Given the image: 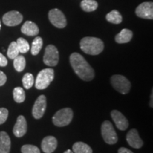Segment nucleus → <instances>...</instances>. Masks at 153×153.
<instances>
[{"instance_id":"1","label":"nucleus","mask_w":153,"mask_h":153,"mask_svg":"<svg viewBox=\"0 0 153 153\" xmlns=\"http://www.w3.org/2000/svg\"><path fill=\"white\" fill-rule=\"evenodd\" d=\"M70 62L74 71L84 81H91L94 78V71L85 57L78 53H72Z\"/></svg>"},{"instance_id":"2","label":"nucleus","mask_w":153,"mask_h":153,"mask_svg":"<svg viewBox=\"0 0 153 153\" xmlns=\"http://www.w3.org/2000/svg\"><path fill=\"white\" fill-rule=\"evenodd\" d=\"M104 44L100 38L85 37L80 41V48L86 54L97 55L104 51Z\"/></svg>"},{"instance_id":"3","label":"nucleus","mask_w":153,"mask_h":153,"mask_svg":"<svg viewBox=\"0 0 153 153\" xmlns=\"http://www.w3.org/2000/svg\"><path fill=\"white\" fill-rule=\"evenodd\" d=\"M54 79V70L52 68H45L38 73L36 79V88L39 90L45 89Z\"/></svg>"},{"instance_id":"4","label":"nucleus","mask_w":153,"mask_h":153,"mask_svg":"<svg viewBox=\"0 0 153 153\" xmlns=\"http://www.w3.org/2000/svg\"><path fill=\"white\" fill-rule=\"evenodd\" d=\"M73 111L71 108H65L59 110L53 117V123L58 127H64L71 123Z\"/></svg>"},{"instance_id":"5","label":"nucleus","mask_w":153,"mask_h":153,"mask_svg":"<svg viewBox=\"0 0 153 153\" xmlns=\"http://www.w3.org/2000/svg\"><path fill=\"white\" fill-rule=\"evenodd\" d=\"M111 83L113 87L122 94H126L130 91L131 82L126 76L120 74H114L111 78Z\"/></svg>"},{"instance_id":"6","label":"nucleus","mask_w":153,"mask_h":153,"mask_svg":"<svg viewBox=\"0 0 153 153\" xmlns=\"http://www.w3.org/2000/svg\"><path fill=\"white\" fill-rule=\"evenodd\" d=\"M101 135L107 144L114 145L117 143L118 136L114 126L109 120H104L101 125Z\"/></svg>"},{"instance_id":"7","label":"nucleus","mask_w":153,"mask_h":153,"mask_svg":"<svg viewBox=\"0 0 153 153\" xmlns=\"http://www.w3.org/2000/svg\"><path fill=\"white\" fill-rule=\"evenodd\" d=\"M43 62L50 67H55L59 62V52L57 48L53 45H48L45 48Z\"/></svg>"},{"instance_id":"8","label":"nucleus","mask_w":153,"mask_h":153,"mask_svg":"<svg viewBox=\"0 0 153 153\" xmlns=\"http://www.w3.org/2000/svg\"><path fill=\"white\" fill-rule=\"evenodd\" d=\"M48 19L51 24L56 28H63L67 26L65 16L60 9H51L48 13Z\"/></svg>"},{"instance_id":"9","label":"nucleus","mask_w":153,"mask_h":153,"mask_svg":"<svg viewBox=\"0 0 153 153\" xmlns=\"http://www.w3.org/2000/svg\"><path fill=\"white\" fill-rule=\"evenodd\" d=\"M47 101L46 97L44 95H41L38 97L35 101L32 110V114L36 119H40L43 116L46 109Z\"/></svg>"},{"instance_id":"10","label":"nucleus","mask_w":153,"mask_h":153,"mask_svg":"<svg viewBox=\"0 0 153 153\" xmlns=\"http://www.w3.org/2000/svg\"><path fill=\"white\" fill-rule=\"evenodd\" d=\"M137 16L145 19H153V3L145 1L140 4L135 9Z\"/></svg>"},{"instance_id":"11","label":"nucleus","mask_w":153,"mask_h":153,"mask_svg":"<svg viewBox=\"0 0 153 153\" xmlns=\"http://www.w3.org/2000/svg\"><path fill=\"white\" fill-rule=\"evenodd\" d=\"M3 23L7 26H15L20 24L23 21V16L17 11H10L2 17Z\"/></svg>"},{"instance_id":"12","label":"nucleus","mask_w":153,"mask_h":153,"mask_svg":"<svg viewBox=\"0 0 153 153\" xmlns=\"http://www.w3.org/2000/svg\"><path fill=\"white\" fill-rule=\"evenodd\" d=\"M111 116L113 120L116 124L118 129L120 131H125L128 127V121L127 118L123 116L120 111L117 110H113L111 113Z\"/></svg>"},{"instance_id":"13","label":"nucleus","mask_w":153,"mask_h":153,"mask_svg":"<svg viewBox=\"0 0 153 153\" xmlns=\"http://www.w3.org/2000/svg\"><path fill=\"white\" fill-rule=\"evenodd\" d=\"M126 140L132 148L139 149L143 145V141L138 135L136 129H131L126 135Z\"/></svg>"},{"instance_id":"14","label":"nucleus","mask_w":153,"mask_h":153,"mask_svg":"<svg viewBox=\"0 0 153 153\" xmlns=\"http://www.w3.org/2000/svg\"><path fill=\"white\" fill-rule=\"evenodd\" d=\"M27 131V122L24 116H19L17 118L16 123L13 128L14 135L17 137L24 136Z\"/></svg>"},{"instance_id":"15","label":"nucleus","mask_w":153,"mask_h":153,"mask_svg":"<svg viewBox=\"0 0 153 153\" xmlns=\"http://www.w3.org/2000/svg\"><path fill=\"white\" fill-rule=\"evenodd\" d=\"M57 140L53 136H46L44 137L41 143V149L45 153H52L56 150Z\"/></svg>"},{"instance_id":"16","label":"nucleus","mask_w":153,"mask_h":153,"mask_svg":"<svg viewBox=\"0 0 153 153\" xmlns=\"http://www.w3.org/2000/svg\"><path fill=\"white\" fill-rule=\"evenodd\" d=\"M21 30L23 33L28 36H36L39 33V28L37 25L30 21H26L23 24Z\"/></svg>"},{"instance_id":"17","label":"nucleus","mask_w":153,"mask_h":153,"mask_svg":"<svg viewBox=\"0 0 153 153\" xmlns=\"http://www.w3.org/2000/svg\"><path fill=\"white\" fill-rule=\"evenodd\" d=\"M11 150V140L4 131L0 132V153H9Z\"/></svg>"},{"instance_id":"18","label":"nucleus","mask_w":153,"mask_h":153,"mask_svg":"<svg viewBox=\"0 0 153 153\" xmlns=\"http://www.w3.org/2000/svg\"><path fill=\"white\" fill-rule=\"evenodd\" d=\"M133 38V32L132 30L128 29V28H123L121 31L115 37V41L116 43L122 44L127 43L131 41Z\"/></svg>"},{"instance_id":"19","label":"nucleus","mask_w":153,"mask_h":153,"mask_svg":"<svg viewBox=\"0 0 153 153\" xmlns=\"http://www.w3.org/2000/svg\"><path fill=\"white\" fill-rule=\"evenodd\" d=\"M98 2L95 0H82L80 3V7L86 12H91L98 8Z\"/></svg>"},{"instance_id":"20","label":"nucleus","mask_w":153,"mask_h":153,"mask_svg":"<svg viewBox=\"0 0 153 153\" xmlns=\"http://www.w3.org/2000/svg\"><path fill=\"white\" fill-rule=\"evenodd\" d=\"M74 153H92V149L89 145L83 142H76L72 146Z\"/></svg>"},{"instance_id":"21","label":"nucleus","mask_w":153,"mask_h":153,"mask_svg":"<svg viewBox=\"0 0 153 153\" xmlns=\"http://www.w3.org/2000/svg\"><path fill=\"white\" fill-rule=\"evenodd\" d=\"M106 19L108 22L114 24H119L123 21V17L117 10H112L108 13L106 16Z\"/></svg>"},{"instance_id":"22","label":"nucleus","mask_w":153,"mask_h":153,"mask_svg":"<svg viewBox=\"0 0 153 153\" xmlns=\"http://www.w3.org/2000/svg\"><path fill=\"white\" fill-rule=\"evenodd\" d=\"M43 39L40 36H37L34 38L31 45V49H30V52L33 55H37L40 53L41 50L43 47Z\"/></svg>"},{"instance_id":"23","label":"nucleus","mask_w":153,"mask_h":153,"mask_svg":"<svg viewBox=\"0 0 153 153\" xmlns=\"http://www.w3.org/2000/svg\"><path fill=\"white\" fill-rule=\"evenodd\" d=\"M13 97L16 103L24 102L26 99V94H25L24 89L19 87L14 88L13 90Z\"/></svg>"},{"instance_id":"24","label":"nucleus","mask_w":153,"mask_h":153,"mask_svg":"<svg viewBox=\"0 0 153 153\" xmlns=\"http://www.w3.org/2000/svg\"><path fill=\"white\" fill-rule=\"evenodd\" d=\"M14 67L17 72H22L26 68V59L23 55H18L14 59Z\"/></svg>"},{"instance_id":"25","label":"nucleus","mask_w":153,"mask_h":153,"mask_svg":"<svg viewBox=\"0 0 153 153\" xmlns=\"http://www.w3.org/2000/svg\"><path fill=\"white\" fill-rule=\"evenodd\" d=\"M16 44L18 46L19 53H26L30 50L29 43L26 39L23 38H19L17 39Z\"/></svg>"},{"instance_id":"26","label":"nucleus","mask_w":153,"mask_h":153,"mask_svg":"<svg viewBox=\"0 0 153 153\" xmlns=\"http://www.w3.org/2000/svg\"><path fill=\"white\" fill-rule=\"evenodd\" d=\"M19 54V51L17 46V44L16 41L11 42L9 45V48L7 50V56L9 58L14 60L15 57H17Z\"/></svg>"},{"instance_id":"27","label":"nucleus","mask_w":153,"mask_h":153,"mask_svg":"<svg viewBox=\"0 0 153 153\" xmlns=\"http://www.w3.org/2000/svg\"><path fill=\"white\" fill-rule=\"evenodd\" d=\"M22 83L25 89H29L33 87L34 84L33 75L30 73H26L23 76Z\"/></svg>"},{"instance_id":"28","label":"nucleus","mask_w":153,"mask_h":153,"mask_svg":"<svg viewBox=\"0 0 153 153\" xmlns=\"http://www.w3.org/2000/svg\"><path fill=\"white\" fill-rule=\"evenodd\" d=\"M22 153H41L38 147L33 145H24L22 148Z\"/></svg>"},{"instance_id":"29","label":"nucleus","mask_w":153,"mask_h":153,"mask_svg":"<svg viewBox=\"0 0 153 153\" xmlns=\"http://www.w3.org/2000/svg\"><path fill=\"white\" fill-rule=\"evenodd\" d=\"M9 116V111L7 108H0V125L5 123Z\"/></svg>"},{"instance_id":"30","label":"nucleus","mask_w":153,"mask_h":153,"mask_svg":"<svg viewBox=\"0 0 153 153\" xmlns=\"http://www.w3.org/2000/svg\"><path fill=\"white\" fill-rule=\"evenodd\" d=\"M8 64V61L6 57L0 53V67H5Z\"/></svg>"},{"instance_id":"31","label":"nucleus","mask_w":153,"mask_h":153,"mask_svg":"<svg viewBox=\"0 0 153 153\" xmlns=\"http://www.w3.org/2000/svg\"><path fill=\"white\" fill-rule=\"evenodd\" d=\"M7 75L2 71L0 70V87L4 85L6 82H7Z\"/></svg>"},{"instance_id":"32","label":"nucleus","mask_w":153,"mask_h":153,"mask_svg":"<svg viewBox=\"0 0 153 153\" xmlns=\"http://www.w3.org/2000/svg\"><path fill=\"white\" fill-rule=\"evenodd\" d=\"M118 153H133L131 150H128V149L126 148H120L118 149Z\"/></svg>"},{"instance_id":"33","label":"nucleus","mask_w":153,"mask_h":153,"mask_svg":"<svg viewBox=\"0 0 153 153\" xmlns=\"http://www.w3.org/2000/svg\"><path fill=\"white\" fill-rule=\"evenodd\" d=\"M153 92L152 91V93H151V101H150V106H151V107H152L153 106V105H152V99H153Z\"/></svg>"},{"instance_id":"34","label":"nucleus","mask_w":153,"mask_h":153,"mask_svg":"<svg viewBox=\"0 0 153 153\" xmlns=\"http://www.w3.org/2000/svg\"><path fill=\"white\" fill-rule=\"evenodd\" d=\"M64 153H74V152H72L71 150H66L65 152H64Z\"/></svg>"},{"instance_id":"35","label":"nucleus","mask_w":153,"mask_h":153,"mask_svg":"<svg viewBox=\"0 0 153 153\" xmlns=\"http://www.w3.org/2000/svg\"><path fill=\"white\" fill-rule=\"evenodd\" d=\"M0 29H1V21H0Z\"/></svg>"}]
</instances>
